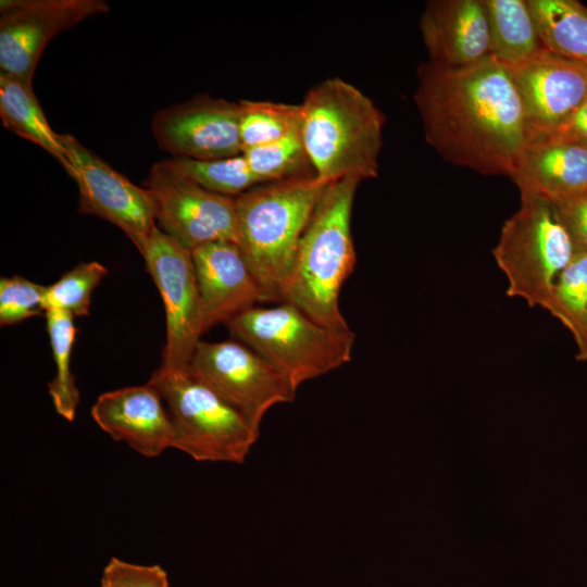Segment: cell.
<instances>
[{
	"label": "cell",
	"instance_id": "obj_1",
	"mask_svg": "<svg viewBox=\"0 0 587 587\" xmlns=\"http://www.w3.org/2000/svg\"><path fill=\"white\" fill-rule=\"evenodd\" d=\"M413 98L424 137L444 160L484 175L512 177L530 138L505 65L491 57L462 68L421 63Z\"/></svg>",
	"mask_w": 587,
	"mask_h": 587
},
{
	"label": "cell",
	"instance_id": "obj_2",
	"mask_svg": "<svg viewBox=\"0 0 587 587\" xmlns=\"http://www.w3.org/2000/svg\"><path fill=\"white\" fill-rule=\"evenodd\" d=\"M300 134L317 179L361 182L378 176L385 115L363 91L340 77L313 85L300 104Z\"/></svg>",
	"mask_w": 587,
	"mask_h": 587
},
{
	"label": "cell",
	"instance_id": "obj_3",
	"mask_svg": "<svg viewBox=\"0 0 587 587\" xmlns=\"http://www.w3.org/2000/svg\"><path fill=\"white\" fill-rule=\"evenodd\" d=\"M361 180L330 183L299 241L283 300L321 325L352 332L339 307V295L355 265L351 232L353 202Z\"/></svg>",
	"mask_w": 587,
	"mask_h": 587
},
{
	"label": "cell",
	"instance_id": "obj_4",
	"mask_svg": "<svg viewBox=\"0 0 587 587\" xmlns=\"http://www.w3.org/2000/svg\"><path fill=\"white\" fill-rule=\"evenodd\" d=\"M325 184L309 173L235 197L237 245L266 301H282L297 248Z\"/></svg>",
	"mask_w": 587,
	"mask_h": 587
},
{
	"label": "cell",
	"instance_id": "obj_5",
	"mask_svg": "<svg viewBox=\"0 0 587 587\" xmlns=\"http://www.w3.org/2000/svg\"><path fill=\"white\" fill-rule=\"evenodd\" d=\"M230 334L275 367L298 389L351 360L355 335L329 329L296 305L253 307L226 323Z\"/></svg>",
	"mask_w": 587,
	"mask_h": 587
},
{
	"label": "cell",
	"instance_id": "obj_6",
	"mask_svg": "<svg viewBox=\"0 0 587 587\" xmlns=\"http://www.w3.org/2000/svg\"><path fill=\"white\" fill-rule=\"evenodd\" d=\"M520 193L521 205L502 225L492 254L507 277V296L546 310L559 275L576 250L553 202Z\"/></svg>",
	"mask_w": 587,
	"mask_h": 587
},
{
	"label": "cell",
	"instance_id": "obj_7",
	"mask_svg": "<svg viewBox=\"0 0 587 587\" xmlns=\"http://www.w3.org/2000/svg\"><path fill=\"white\" fill-rule=\"evenodd\" d=\"M161 395L174 430V449L199 462L243 463L260 428L191 374L160 366L148 380Z\"/></svg>",
	"mask_w": 587,
	"mask_h": 587
},
{
	"label": "cell",
	"instance_id": "obj_8",
	"mask_svg": "<svg viewBox=\"0 0 587 587\" xmlns=\"http://www.w3.org/2000/svg\"><path fill=\"white\" fill-rule=\"evenodd\" d=\"M188 369L258 428L273 407L296 397L297 389L277 367L237 339L201 340Z\"/></svg>",
	"mask_w": 587,
	"mask_h": 587
},
{
	"label": "cell",
	"instance_id": "obj_9",
	"mask_svg": "<svg viewBox=\"0 0 587 587\" xmlns=\"http://www.w3.org/2000/svg\"><path fill=\"white\" fill-rule=\"evenodd\" d=\"M145 187L150 191L157 226L188 251L217 241L237 243L235 198L211 192L155 163Z\"/></svg>",
	"mask_w": 587,
	"mask_h": 587
},
{
	"label": "cell",
	"instance_id": "obj_10",
	"mask_svg": "<svg viewBox=\"0 0 587 587\" xmlns=\"http://www.w3.org/2000/svg\"><path fill=\"white\" fill-rule=\"evenodd\" d=\"M62 141L64 170L79 191V212L118 227L142 254L157 226L150 191L132 183L72 135L62 134Z\"/></svg>",
	"mask_w": 587,
	"mask_h": 587
},
{
	"label": "cell",
	"instance_id": "obj_11",
	"mask_svg": "<svg viewBox=\"0 0 587 587\" xmlns=\"http://www.w3.org/2000/svg\"><path fill=\"white\" fill-rule=\"evenodd\" d=\"M165 310V369L187 367L204 333L191 252L154 227L141 254Z\"/></svg>",
	"mask_w": 587,
	"mask_h": 587
},
{
	"label": "cell",
	"instance_id": "obj_12",
	"mask_svg": "<svg viewBox=\"0 0 587 587\" xmlns=\"http://www.w3.org/2000/svg\"><path fill=\"white\" fill-rule=\"evenodd\" d=\"M109 11L103 0H1V73L33 84L37 63L54 36Z\"/></svg>",
	"mask_w": 587,
	"mask_h": 587
},
{
	"label": "cell",
	"instance_id": "obj_13",
	"mask_svg": "<svg viewBox=\"0 0 587 587\" xmlns=\"http://www.w3.org/2000/svg\"><path fill=\"white\" fill-rule=\"evenodd\" d=\"M238 102L199 95L157 112L151 129L175 159L212 160L242 153Z\"/></svg>",
	"mask_w": 587,
	"mask_h": 587
},
{
	"label": "cell",
	"instance_id": "obj_14",
	"mask_svg": "<svg viewBox=\"0 0 587 587\" xmlns=\"http://www.w3.org/2000/svg\"><path fill=\"white\" fill-rule=\"evenodd\" d=\"M508 68L524 105L529 142L549 136L587 100V67L548 49Z\"/></svg>",
	"mask_w": 587,
	"mask_h": 587
},
{
	"label": "cell",
	"instance_id": "obj_15",
	"mask_svg": "<svg viewBox=\"0 0 587 587\" xmlns=\"http://www.w3.org/2000/svg\"><path fill=\"white\" fill-rule=\"evenodd\" d=\"M205 333L220 323L267 302L237 243L217 241L191 251Z\"/></svg>",
	"mask_w": 587,
	"mask_h": 587
},
{
	"label": "cell",
	"instance_id": "obj_16",
	"mask_svg": "<svg viewBox=\"0 0 587 587\" xmlns=\"http://www.w3.org/2000/svg\"><path fill=\"white\" fill-rule=\"evenodd\" d=\"M97 425L115 441L153 458L174 448L175 430L165 403L149 382L101 394L90 410Z\"/></svg>",
	"mask_w": 587,
	"mask_h": 587
},
{
	"label": "cell",
	"instance_id": "obj_17",
	"mask_svg": "<svg viewBox=\"0 0 587 587\" xmlns=\"http://www.w3.org/2000/svg\"><path fill=\"white\" fill-rule=\"evenodd\" d=\"M419 27L428 62L436 66L462 68L490 57L483 0L427 1Z\"/></svg>",
	"mask_w": 587,
	"mask_h": 587
},
{
	"label": "cell",
	"instance_id": "obj_18",
	"mask_svg": "<svg viewBox=\"0 0 587 587\" xmlns=\"http://www.w3.org/2000/svg\"><path fill=\"white\" fill-rule=\"evenodd\" d=\"M520 192L560 202L587 195V148L552 137L530 141L511 177Z\"/></svg>",
	"mask_w": 587,
	"mask_h": 587
},
{
	"label": "cell",
	"instance_id": "obj_19",
	"mask_svg": "<svg viewBox=\"0 0 587 587\" xmlns=\"http://www.w3.org/2000/svg\"><path fill=\"white\" fill-rule=\"evenodd\" d=\"M489 27L490 57L517 66L546 49L527 0H483Z\"/></svg>",
	"mask_w": 587,
	"mask_h": 587
},
{
	"label": "cell",
	"instance_id": "obj_20",
	"mask_svg": "<svg viewBox=\"0 0 587 587\" xmlns=\"http://www.w3.org/2000/svg\"><path fill=\"white\" fill-rule=\"evenodd\" d=\"M0 118L7 129L39 146L65 167L62 134L50 127L32 83L0 72Z\"/></svg>",
	"mask_w": 587,
	"mask_h": 587
},
{
	"label": "cell",
	"instance_id": "obj_21",
	"mask_svg": "<svg viewBox=\"0 0 587 587\" xmlns=\"http://www.w3.org/2000/svg\"><path fill=\"white\" fill-rule=\"evenodd\" d=\"M549 51L587 67V7L576 0H527Z\"/></svg>",
	"mask_w": 587,
	"mask_h": 587
},
{
	"label": "cell",
	"instance_id": "obj_22",
	"mask_svg": "<svg viewBox=\"0 0 587 587\" xmlns=\"http://www.w3.org/2000/svg\"><path fill=\"white\" fill-rule=\"evenodd\" d=\"M45 317L55 364V375L47 384L48 391L55 412L66 421L73 422L79 403V390L71 372V354L77 328L71 313L48 310Z\"/></svg>",
	"mask_w": 587,
	"mask_h": 587
},
{
	"label": "cell",
	"instance_id": "obj_23",
	"mask_svg": "<svg viewBox=\"0 0 587 587\" xmlns=\"http://www.w3.org/2000/svg\"><path fill=\"white\" fill-rule=\"evenodd\" d=\"M573 336L577 350L587 339V253L576 252L559 275L546 309Z\"/></svg>",
	"mask_w": 587,
	"mask_h": 587
},
{
	"label": "cell",
	"instance_id": "obj_24",
	"mask_svg": "<svg viewBox=\"0 0 587 587\" xmlns=\"http://www.w3.org/2000/svg\"><path fill=\"white\" fill-rule=\"evenodd\" d=\"M171 167L200 187L226 197L235 198L261 185L250 171L241 154L212 159H168Z\"/></svg>",
	"mask_w": 587,
	"mask_h": 587
},
{
	"label": "cell",
	"instance_id": "obj_25",
	"mask_svg": "<svg viewBox=\"0 0 587 587\" xmlns=\"http://www.w3.org/2000/svg\"><path fill=\"white\" fill-rule=\"evenodd\" d=\"M239 133L242 151L280 139L300 128V104L240 100Z\"/></svg>",
	"mask_w": 587,
	"mask_h": 587
},
{
	"label": "cell",
	"instance_id": "obj_26",
	"mask_svg": "<svg viewBox=\"0 0 587 587\" xmlns=\"http://www.w3.org/2000/svg\"><path fill=\"white\" fill-rule=\"evenodd\" d=\"M242 155L260 184L313 173L300 128L275 141L246 149Z\"/></svg>",
	"mask_w": 587,
	"mask_h": 587
},
{
	"label": "cell",
	"instance_id": "obj_27",
	"mask_svg": "<svg viewBox=\"0 0 587 587\" xmlns=\"http://www.w3.org/2000/svg\"><path fill=\"white\" fill-rule=\"evenodd\" d=\"M108 275V270L97 261L82 262L47 286L43 297L45 312L58 310L73 316L89 314L95 288Z\"/></svg>",
	"mask_w": 587,
	"mask_h": 587
},
{
	"label": "cell",
	"instance_id": "obj_28",
	"mask_svg": "<svg viewBox=\"0 0 587 587\" xmlns=\"http://www.w3.org/2000/svg\"><path fill=\"white\" fill-rule=\"evenodd\" d=\"M47 286L18 275L0 279V325L18 324L42 315Z\"/></svg>",
	"mask_w": 587,
	"mask_h": 587
},
{
	"label": "cell",
	"instance_id": "obj_29",
	"mask_svg": "<svg viewBox=\"0 0 587 587\" xmlns=\"http://www.w3.org/2000/svg\"><path fill=\"white\" fill-rule=\"evenodd\" d=\"M166 571L158 565H140L112 557L105 565L101 587H168Z\"/></svg>",
	"mask_w": 587,
	"mask_h": 587
},
{
	"label": "cell",
	"instance_id": "obj_30",
	"mask_svg": "<svg viewBox=\"0 0 587 587\" xmlns=\"http://www.w3.org/2000/svg\"><path fill=\"white\" fill-rule=\"evenodd\" d=\"M576 252L587 253V195L553 202Z\"/></svg>",
	"mask_w": 587,
	"mask_h": 587
},
{
	"label": "cell",
	"instance_id": "obj_31",
	"mask_svg": "<svg viewBox=\"0 0 587 587\" xmlns=\"http://www.w3.org/2000/svg\"><path fill=\"white\" fill-rule=\"evenodd\" d=\"M549 137L587 148V100L563 121Z\"/></svg>",
	"mask_w": 587,
	"mask_h": 587
},
{
	"label": "cell",
	"instance_id": "obj_32",
	"mask_svg": "<svg viewBox=\"0 0 587 587\" xmlns=\"http://www.w3.org/2000/svg\"><path fill=\"white\" fill-rule=\"evenodd\" d=\"M576 359L579 361H587V339L584 346L577 350Z\"/></svg>",
	"mask_w": 587,
	"mask_h": 587
}]
</instances>
